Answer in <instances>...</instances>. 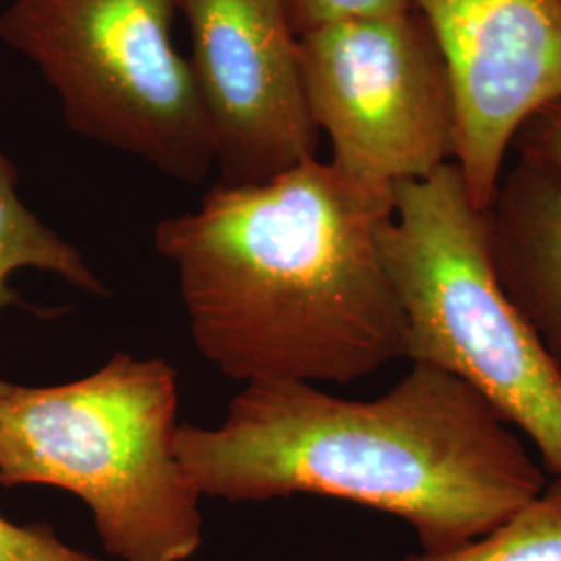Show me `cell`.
I'll return each mask as SVG.
<instances>
[{"label":"cell","mask_w":561,"mask_h":561,"mask_svg":"<svg viewBox=\"0 0 561 561\" xmlns=\"http://www.w3.org/2000/svg\"><path fill=\"white\" fill-rule=\"evenodd\" d=\"M393 192L333 162L273 180L217 183L192 213L157 225L178 271L192 340L248 382H347L405 358V321L379 254Z\"/></svg>","instance_id":"cell-1"},{"label":"cell","mask_w":561,"mask_h":561,"mask_svg":"<svg viewBox=\"0 0 561 561\" xmlns=\"http://www.w3.org/2000/svg\"><path fill=\"white\" fill-rule=\"evenodd\" d=\"M175 449L202 495L356 503L405 522L422 551L479 539L547 484L518 433L426 364L375 400L310 382H248L219 426H180Z\"/></svg>","instance_id":"cell-2"},{"label":"cell","mask_w":561,"mask_h":561,"mask_svg":"<svg viewBox=\"0 0 561 561\" xmlns=\"http://www.w3.org/2000/svg\"><path fill=\"white\" fill-rule=\"evenodd\" d=\"M178 370L117 354L53 387L0 385V486H55L88 505L121 561H190L204 541L202 493L175 437Z\"/></svg>","instance_id":"cell-3"},{"label":"cell","mask_w":561,"mask_h":561,"mask_svg":"<svg viewBox=\"0 0 561 561\" xmlns=\"http://www.w3.org/2000/svg\"><path fill=\"white\" fill-rule=\"evenodd\" d=\"M379 254L405 321V360L449 373L561 479V375L497 277L489 215L454 162L393 190Z\"/></svg>","instance_id":"cell-4"},{"label":"cell","mask_w":561,"mask_h":561,"mask_svg":"<svg viewBox=\"0 0 561 561\" xmlns=\"http://www.w3.org/2000/svg\"><path fill=\"white\" fill-rule=\"evenodd\" d=\"M178 13L180 0H11L0 41L41 71L76 134L201 183L217 154Z\"/></svg>","instance_id":"cell-5"},{"label":"cell","mask_w":561,"mask_h":561,"mask_svg":"<svg viewBox=\"0 0 561 561\" xmlns=\"http://www.w3.org/2000/svg\"><path fill=\"white\" fill-rule=\"evenodd\" d=\"M300 62L312 119L347 178L393 192L454 161L451 80L416 9L312 30Z\"/></svg>","instance_id":"cell-6"},{"label":"cell","mask_w":561,"mask_h":561,"mask_svg":"<svg viewBox=\"0 0 561 561\" xmlns=\"http://www.w3.org/2000/svg\"><path fill=\"white\" fill-rule=\"evenodd\" d=\"M180 13L219 183H262L317 159L321 131L285 0H180Z\"/></svg>","instance_id":"cell-7"},{"label":"cell","mask_w":561,"mask_h":561,"mask_svg":"<svg viewBox=\"0 0 561 561\" xmlns=\"http://www.w3.org/2000/svg\"><path fill=\"white\" fill-rule=\"evenodd\" d=\"M456 101L454 164L489 210L522 123L561 99V0H412Z\"/></svg>","instance_id":"cell-8"},{"label":"cell","mask_w":561,"mask_h":561,"mask_svg":"<svg viewBox=\"0 0 561 561\" xmlns=\"http://www.w3.org/2000/svg\"><path fill=\"white\" fill-rule=\"evenodd\" d=\"M486 215L503 289L561 375V181L516 159Z\"/></svg>","instance_id":"cell-9"},{"label":"cell","mask_w":561,"mask_h":561,"mask_svg":"<svg viewBox=\"0 0 561 561\" xmlns=\"http://www.w3.org/2000/svg\"><path fill=\"white\" fill-rule=\"evenodd\" d=\"M25 268L53 273L88 294H108L80 250L62 240L21 202L15 167L0 150V312L20 301L9 287V279Z\"/></svg>","instance_id":"cell-10"},{"label":"cell","mask_w":561,"mask_h":561,"mask_svg":"<svg viewBox=\"0 0 561 561\" xmlns=\"http://www.w3.org/2000/svg\"><path fill=\"white\" fill-rule=\"evenodd\" d=\"M401 561H561V479L479 539Z\"/></svg>","instance_id":"cell-11"},{"label":"cell","mask_w":561,"mask_h":561,"mask_svg":"<svg viewBox=\"0 0 561 561\" xmlns=\"http://www.w3.org/2000/svg\"><path fill=\"white\" fill-rule=\"evenodd\" d=\"M291 27L298 36L340 21L400 15L414 9L412 0H285Z\"/></svg>","instance_id":"cell-12"},{"label":"cell","mask_w":561,"mask_h":561,"mask_svg":"<svg viewBox=\"0 0 561 561\" xmlns=\"http://www.w3.org/2000/svg\"><path fill=\"white\" fill-rule=\"evenodd\" d=\"M0 561H102L60 541L46 524L21 526L0 516Z\"/></svg>","instance_id":"cell-13"},{"label":"cell","mask_w":561,"mask_h":561,"mask_svg":"<svg viewBox=\"0 0 561 561\" xmlns=\"http://www.w3.org/2000/svg\"><path fill=\"white\" fill-rule=\"evenodd\" d=\"M516 159L533 162L561 181V99L522 123L512 141Z\"/></svg>","instance_id":"cell-14"}]
</instances>
